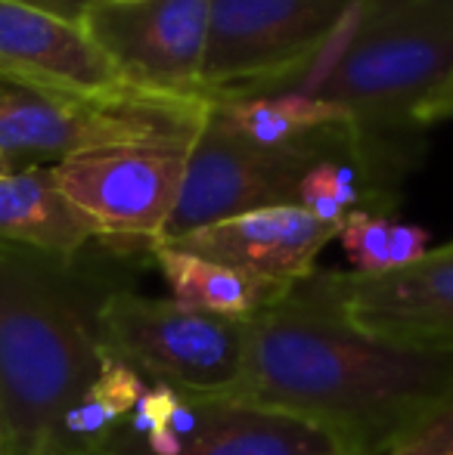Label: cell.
<instances>
[{"instance_id":"obj_11","label":"cell","mask_w":453,"mask_h":455,"mask_svg":"<svg viewBox=\"0 0 453 455\" xmlns=\"http://www.w3.org/2000/svg\"><path fill=\"white\" fill-rule=\"evenodd\" d=\"M0 78L91 100L146 96L118 78L85 25L12 0H0Z\"/></svg>"},{"instance_id":"obj_8","label":"cell","mask_w":453,"mask_h":455,"mask_svg":"<svg viewBox=\"0 0 453 455\" xmlns=\"http://www.w3.org/2000/svg\"><path fill=\"white\" fill-rule=\"evenodd\" d=\"M193 140L121 143L87 149L50 164L69 202L97 227L109 245H143L162 239L181 196Z\"/></svg>"},{"instance_id":"obj_5","label":"cell","mask_w":453,"mask_h":455,"mask_svg":"<svg viewBox=\"0 0 453 455\" xmlns=\"http://www.w3.org/2000/svg\"><path fill=\"white\" fill-rule=\"evenodd\" d=\"M208 106L212 100L162 96L91 100L0 78V156L22 171L103 146L193 140Z\"/></svg>"},{"instance_id":"obj_15","label":"cell","mask_w":453,"mask_h":455,"mask_svg":"<svg viewBox=\"0 0 453 455\" xmlns=\"http://www.w3.org/2000/svg\"><path fill=\"white\" fill-rule=\"evenodd\" d=\"M150 254L156 258L158 270L168 282L171 300L190 307V310L212 313V316L252 319L255 313L277 304L292 288L255 279V275H246L233 267L214 264V260L171 245H152Z\"/></svg>"},{"instance_id":"obj_7","label":"cell","mask_w":453,"mask_h":455,"mask_svg":"<svg viewBox=\"0 0 453 455\" xmlns=\"http://www.w3.org/2000/svg\"><path fill=\"white\" fill-rule=\"evenodd\" d=\"M320 158L329 156L317 149H271L252 143L212 102L190 143L181 196L158 242H174L193 229L248 211L298 204V186Z\"/></svg>"},{"instance_id":"obj_22","label":"cell","mask_w":453,"mask_h":455,"mask_svg":"<svg viewBox=\"0 0 453 455\" xmlns=\"http://www.w3.org/2000/svg\"><path fill=\"white\" fill-rule=\"evenodd\" d=\"M10 171H12V164H10V162H6V158H4V156H0V174H10Z\"/></svg>"},{"instance_id":"obj_19","label":"cell","mask_w":453,"mask_h":455,"mask_svg":"<svg viewBox=\"0 0 453 455\" xmlns=\"http://www.w3.org/2000/svg\"><path fill=\"white\" fill-rule=\"evenodd\" d=\"M429 251V233L417 223H398L392 227V270L417 264ZM388 270V273H392Z\"/></svg>"},{"instance_id":"obj_13","label":"cell","mask_w":453,"mask_h":455,"mask_svg":"<svg viewBox=\"0 0 453 455\" xmlns=\"http://www.w3.org/2000/svg\"><path fill=\"white\" fill-rule=\"evenodd\" d=\"M100 233L60 189L53 168L0 174V245L28 248L62 264H75Z\"/></svg>"},{"instance_id":"obj_18","label":"cell","mask_w":453,"mask_h":455,"mask_svg":"<svg viewBox=\"0 0 453 455\" xmlns=\"http://www.w3.org/2000/svg\"><path fill=\"white\" fill-rule=\"evenodd\" d=\"M392 455H453V403L425 421Z\"/></svg>"},{"instance_id":"obj_20","label":"cell","mask_w":453,"mask_h":455,"mask_svg":"<svg viewBox=\"0 0 453 455\" xmlns=\"http://www.w3.org/2000/svg\"><path fill=\"white\" fill-rule=\"evenodd\" d=\"M413 121H417V127L435 124V121H453V72L444 78V84L417 108Z\"/></svg>"},{"instance_id":"obj_2","label":"cell","mask_w":453,"mask_h":455,"mask_svg":"<svg viewBox=\"0 0 453 455\" xmlns=\"http://www.w3.org/2000/svg\"><path fill=\"white\" fill-rule=\"evenodd\" d=\"M72 264L0 245V446L47 455L106 360L75 291Z\"/></svg>"},{"instance_id":"obj_23","label":"cell","mask_w":453,"mask_h":455,"mask_svg":"<svg viewBox=\"0 0 453 455\" xmlns=\"http://www.w3.org/2000/svg\"><path fill=\"white\" fill-rule=\"evenodd\" d=\"M47 455H66V452H60V450H50Z\"/></svg>"},{"instance_id":"obj_16","label":"cell","mask_w":453,"mask_h":455,"mask_svg":"<svg viewBox=\"0 0 453 455\" xmlns=\"http://www.w3.org/2000/svg\"><path fill=\"white\" fill-rule=\"evenodd\" d=\"M146 381L121 360L106 354L103 369L91 381V387L75 400L56 434L53 450L66 455H100L109 440L121 431L127 415L143 396Z\"/></svg>"},{"instance_id":"obj_17","label":"cell","mask_w":453,"mask_h":455,"mask_svg":"<svg viewBox=\"0 0 453 455\" xmlns=\"http://www.w3.org/2000/svg\"><path fill=\"white\" fill-rule=\"evenodd\" d=\"M392 214L354 211L342 220L339 242L354 264V273H388L392 270Z\"/></svg>"},{"instance_id":"obj_3","label":"cell","mask_w":453,"mask_h":455,"mask_svg":"<svg viewBox=\"0 0 453 455\" xmlns=\"http://www.w3.org/2000/svg\"><path fill=\"white\" fill-rule=\"evenodd\" d=\"M453 72V0H357L339 47L286 93L339 102L376 174L398 183L417 108Z\"/></svg>"},{"instance_id":"obj_14","label":"cell","mask_w":453,"mask_h":455,"mask_svg":"<svg viewBox=\"0 0 453 455\" xmlns=\"http://www.w3.org/2000/svg\"><path fill=\"white\" fill-rule=\"evenodd\" d=\"M199 431L177 455H339L317 427L267 409L208 400Z\"/></svg>"},{"instance_id":"obj_6","label":"cell","mask_w":453,"mask_h":455,"mask_svg":"<svg viewBox=\"0 0 453 455\" xmlns=\"http://www.w3.org/2000/svg\"><path fill=\"white\" fill-rule=\"evenodd\" d=\"M100 347L143 381L218 400L246 363V319L190 310L171 298L112 291L93 310Z\"/></svg>"},{"instance_id":"obj_12","label":"cell","mask_w":453,"mask_h":455,"mask_svg":"<svg viewBox=\"0 0 453 455\" xmlns=\"http://www.w3.org/2000/svg\"><path fill=\"white\" fill-rule=\"evenodd\" d=\"M333 239H339V227L320 223L298 204H283L248 211L158 245L181 248L255 279L289 288L317 270V254Z\"/></svg>"},{"instance_id":"obj_4","label":"cell","mask_w":453,"mask_h":455,"mask_svg":"<svg viewBox=\"0 0 453 455\" xmlns=\"http://www.w3.org/2000/svg\"><path fill=\"white\" fill-rule=\"evenodd\" d=\"M357 0H208V100L286 93L342 41Z\"/></svg>"},{"instance_id":"obj_24","label":"cell","mask_w":453,"mask_h":455,"mask_svg":"<svg viewBox=\"0 0 453 455\" xmlns=\"http://www.w3.org/2000/svg\"><path fill=\"white\" fill-rule=\"evenodd\" d=\"M0 455H4V446H0Z\"/></svg>"},{"instance_id":"obj_1","label":"cell","mask_w":453,"mask_h":455,"mask_svg":"<svg viewBox=\"0 0 453 455\" xmlns=\"http://www.w3.org/2000/svg\"><path fill=\"white\" fill-rule=\"evenodd\" d=\"M218 400L304 421L339 455H392L453 403V356L357 331L314 270L246 319V363Z\"/></svg>"},{"instance_id":"obj_9","label":"cell","mask_w":453,"mask_h":455,"mask_svg":"<svg viewBox=\"0 0 453 455\" xmlns=\"http://www.w3.org/2000/svg\"><path fill=\"white\" fill-rule=\"evenodd\" d=\"M81 25L131 91L208 100L202 87L208 0H97Z\"/></svg>"},{"instance_id":"obj_10","label":"cell","mask_w":453,"mask_h":455,"mask_svg":"<svg viewBox=\"0 0 453 455\" xmlns=\"http://www.w3.org/2000/svg\"><path fill=\"white\" fill-rule=\"evenodd\" d=\"M342 316L394 347L453 356V242L392 273H320Z\"/></svg>"},{"instance_id":"obj_21","label":"cell","mask_w":453,"mask_h":455,"mask_svg":"<svg viewBox=\"0 0 453 455\" xmlns=\"http://www.w3.org/2000/svg\"><path fill=\"white\" fill-rule=\"evenodd\" d=\"M12 4H22V6H35V10H44L50 16H60L66 22H85L87 10H91L97 0H12Z\"/></svg>"}]
</instances>
